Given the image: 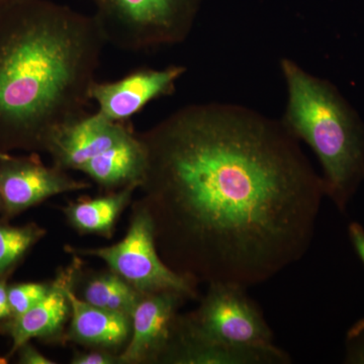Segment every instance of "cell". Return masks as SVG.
<instances>
[{
  "mask_svg": "<svg viewBox=\"0 0 364 364\" xmlns=\"http://www.w3.org/2000/svg\"><path fill=\"white\" fill-rule=\"evenodd\" d=\"M138 135L146 150L138 203L174 272L196 286L247 289L308 252L324 182L280 119L205 102Z\"/></svg>",
  "mask_w": 364,
  "mask_h": 364,
  "instance_id": "obj_1",
  "label": "cell"
},
{
  "mask_svg": "<svg viewBox=\"0 0 364 364\" xmlns=\"http://www.w3.org/2000/svg\"><path fill=\"white\" fill-rule=\"evenodd\" d=\"M105 44L93 14L51 0L0 9V150L46 151L87 112Z\"/></svg>",
  "mask_w": 364,
  "mask_h": 364,
  "instance_id": "obj_2",
  "label": "cell"
},
{
  "mask_svg": "<svg viewBox=\"0 0 364 364\" xmlns=\"http://www.w3.org/2000/svg\"><path fill=\"white\" fill-rule=\"evenodd\" d=\"M287 102L280 119L312 149L322 168L325 195L344 213L364 181V122L333 83L282 58Z\"/></svg>",
  "mask_w": 364,
  "mask_h": 364,
  "instance_id": "obj_3",
  "label": "cell"
},
{
  "mask_svg": "<svg viewBox=\"0 0 364 364\" xmlns=\"http://www.w3.org/2000/svg\"><path fill=\"white\" fill-rule=\"evenodd\" d=\"M105 43L145 52L181 44L195 26L203 0H92Z\"/></svg>",
  "mask_w": 364,
  "mask_h": 364,
  "instance_id": "obj_4",
  "label": "cell"
},
{
  "mask_svg": "<svg viewBox=\"0 0 364 364\" xmlns=\"http://www.w3.org/2000/svg\"><path fill=\"white\" fill-rule=\"evenodd\" d=\"M74 252L104 260L112 272L143 294L176 291L188 299L198 296V286L162 259L154 223L146 208L138 202L134 203L130 227L123 240L107 247L78 249Z\"/></svg>",
  "mask_w": 364,
  "mask_h": 364,
  "instance_id": "obj_5",
  "label": "cell"
},
{
  "mask_svg": "<svg viewBox=\"0 0 364 364\" xmlns=\"http://www.w3.org/2000/svg\"><path fill=\"white\" fill-rule=\"evenodd\" d=\"M186 316L196 331L218 343L248 349L275 346L262 311L245 287L222 282L208 284L200 305Z\"/></svg>",
  "mask_w": 364,
  "mask_h": 364,
  "instance_id": "obj_6",
  "label": "cell"
},
{
  "mask_svg": "<svg viewBox=\"0 0 364 364\" xmlns=\"http://www.w3.org/2000/svg\"><path fill=\"white\" fill-rule=\"evenodd\" d=\"M90 188V183L72 178L56 165L46 166L35 155L0 160V202L9 215L18 214L51 196Z\"/></svg>",
  "mask_w": 364,
  "mask_h": 364,
  "instance_id": "obj_7",
  "label": "cell"
},
{
  "mask_svg": "<svg viewBox=\"0 0 364 364\" xmlns=\"http://www.w3.org/2000/svg\"><path fill=\"white\" fill-rule=\"evenodd\" d=\"M186 67L171 65L163 69H140L109 82L95 81L91 87V100L97 112L114 122H127L142 111L149 102L176 92Z\"/></svg>",
  "mask_w": 364,
  "mask_h": 364,
  "instance_id": "obj_8",
  "label": "cell"
},
{
  "mask_svg": "<svg viewBox=\"0 0 364 364\" xmlns=\"http://www.w3.org/2000/svg\"><path fill=\"white\" fill-rule=\"evenodd\" d=\"M160 363L176 364H287L289 354L277 346L272 348H236L203 336L178 315L168 342L158 359Z\"/></svg>",
  "mask_w": 364,
  "mask_h": 364,
  "instance_id": "obj_9",
  "label": "cell"
},
{
  "mask_svg": "<svg viewBox=\"0 0 364 364\" xmlns=\"http://www.w3.org/2000/svg\"><path fill=\"white\" fill-rule=\"evenodd\" d=\"M127 122H114L100 112H86L60 128L50 139L46 152L60 168L78 170L90 159L128 138Z\"/></svg>",
  "mask_w": 364,
  "mask_h": 364,
  "instance_id": "obj_10",
  "label": "cell"
},
{
  "mask_svg": "<svg viewBox=\"0 0 364 364\" xmlns=\"http://www.w3.org/2000/svg\"><path fill=\"white\" fill-rule=\"evenodd\" d=\"M186 299L176 291L145 294L132 316L130 338L119 355L121 363H158Z\"/></svg>",
  "mask_w": 364,
  "mask_h": 364,
  "instance_id": "obj_11",
  "label": "cell"
},
{
  "mask_svg": "<svg viewBox=\"0 0 364 364\" xmlns=\"http://www.w3.org/2000/svg\"><path fill=\"white\" fill-rule=\"evenodd\" d=\"M72 287L67 289L72 320L69 339L100 349H117L128 343L132 318L91 305L79 299Z\"/></svg>",
  "mask_w": 364,
  "mask_h": 364,
  "instance_id": "obj_12",
  "label": "cell"
},
{
  "mask_svg": "<svg viewBox=\"0 0 364 364\" xmlns=\"http://www.w3.org/2000/svg\"><path fill=\"white\" fill-rule=\"evenodd\" d=\"M77 268L75 264L67 268L51 284L49 293L28 312L14 318L11 326L13 349L18 351L23 345L33 338L52 336L60 331L71 312L67 289L73 284Z\"/></svg>",
  "mask_w": 364,
  "mask_h": 364,
  "instance_id": "obj_13",
  "label": "cell"
},
{
  "mask_svg": "<svg viewBox=\"0 0 364 364\" xmlns=\"http://www.w3.org/2000/svg\"><path fill=\"white\" fill-rule=\"evenodd\" d=\"M145 167V147L138 134L132 133L121 143L86 162L79 171L102 188L119 189L131 184L140 186Z\"/></svg>",
  "mask_w": 364,
  "mask_h": 364,
  "instance_id": "obj_14",
  "label": "cell"
},
{
  "mask_svg": "<svg viewBox=\"0 0 364 364\" xmlns=\"http://www.w3.org/2000/svg\"><path fill=\"white\" fill-rule=\"evenodd\" d=\"M139 188V184H131L100 198L78 200L64 212L72 227L81 233L111 237L117 219Z\"/></svg>",
  "mask_w": 364,
  "mask_h": 364,
  "instance_id": "obj_15",
  "label": "cell"
},
{
  "mask_svg": "<svg viewBox=\"0 0 364 364\" xmlns=\"http://www.w3.org/2000/svg\"><path fill=\"white\" fill-rule=\"evenodd\" d=\"M144 296L112 270L91 277L83 289V299L91 305L131 318Z\"/></svg>",
  "mask_w": 364,
  "mask_h": 364,
  "instance_id": "obj_16",
  "label": "cell"
},
{
  "mask_svg": "<svg viewBox=\"0 0 364 364\" xmlns=\"http://www.w3.org/2000/svg\"><path fill=\"white\" fill-rule=\"evenodd\" d=\"M36 225L11 227L0 224V273L6 272L44 236Z\"/></svg>",
  "mask_w": 364,
  "mask_h": 364,
  "instance_id": "obj_17",
  "label": "cell"
},
{
  "mask_svg": "<svg viewBox=\"0 0 364 364\" xmlns=\"http://www.w3.org/2000/svg\"><path fill=\"white\" fill-rule=\"evenodd\" d=\"M50 289H51V284H37V282L14 284L9 287V301L11 316H14V318H18L28 312L49 293Z\"/></svg>",
  "mask_w": 364,
  "mask_h": 364,
  "instance_id": "obj_18",
  "label": "cell"
},
{
  "mask_svg": "<svg viewBox=\"0 0 364 364\" xmlns=\"http://www.w3.org/2000/svg\"><path fill=\"white\" fill-rule=\"evenodd\" d=\"M343 363L364 364V318L354 323L347 331Z\"/></svg>",
  "mask_w": 364,
  "mask_h": 364,
  "instance_id": "obj_19",
  "label": "cell"
},
{
  "mask_svg": "<svg viewBox=\"0 0 364 364\" xmlns=\"http://www.w3.org/2000/svg\"><path fill=\"white\" fill-rule=\"evenodd\" d=\"M73 364H116L122 363L119 356L112 355L109 352L100 349V351L85 352L75 354L72 358Z\"/></svg>",
  "mask_w": 364,
  "mask_h": 364,
  "instance_id": "obj_20",
  "label": "cell"
},
{
  "mask_svg": "<svg viewBox=\"0 0 364 364\" xmlns=\"http://www.w3.org/2000/svg\"><path fill=\"white\" fill-rule=\"evenodd\" d=\"M349 240L356 255L364 267V228L358 222H352L348 226Z\"/></svg>",
  "mask_w": 364,
  "mask_h": 364,
  "instance_id": "obj_21",
  "label": "cell"
},
{
  "mask_svg": "<svg viewBox=\"0 0 364 364\" xmlns=\"http://www.w3.org/2000/svg\"><path fill=\"white\" fill-rule=\"evenodd\" d=\"M20 363L25 364H54V361L50 360L42 353H40L35 347L26 343L20 349Z\"/></svg>",
  "mask_w": 364,
  "mask_h": 364,
  "instance_id": "obj_22",
  "label": "cell"
},
{
  "mask_svg": "<svg viewBox=\"0 0 364 364\" xmlns=\"http://www.w3.org/2000/svg\"><path fill=\"white\" fill-rule=\"evenodd\" d=\"M11 310L9 301V287L6 282L0 280V320L11 317Z\"/></svg>",
  "mask_w": 364,
  "mask_h": 364,
  "instance_id": "obj_23",
  "label": "cell"
},
{
  "mask_svg": "<svg viewBox=\"0 0 364 364\" xmlns=\"http://www.w3.org/2000/svg\"><path fill=\"white\" fill-rule=\"evenodd\" d=\"M14 1H16V0H0V9L14 4Z\"/></svg>",
  "mask_w": 364,
  "mask_h": 364,
  "instance_id": "obj_24",
  "label": "cell"
},
{
  "mask_svg": "<svg viewBox=\"0 0 364 364\" xmlns=\"http://www.w3.org/2000/svg\"><path fill=\"white\" fill-rule=\"evenodd\" d=\"M11 155H9L7 152H4V151L0 150V160L9 159L11 158Z\"/></svg>",
  "mask_w": 364,
  "mask_h": 364,
  "instance_id": "obj_25",
  "label": "cell"
},
{
  "mask_svg": "<svg viewBox=\"0 0 364 364\" xmlns=\"http://www.w3.org/2000/svg\"><path fill=\"white\" fill-rule=\"evenodd\" d=\"M0 207H1V202H0Z\"/></svg>",
  "mask_w": 364,
  "mask_h": 364,
  "instance_id": "obj_26",
  "label": "cell"
}]
</instances>
